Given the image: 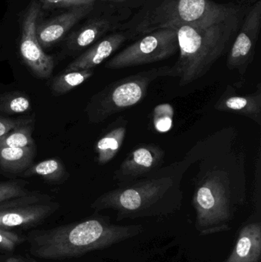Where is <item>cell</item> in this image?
Returning <instances> with one entry per match:
<instances>
[{
	"instance_id": "29",
	"label": "cell",
	"mask_w": 261,
	"mask_h": 262,
	"mask_svg": "<svg viewBox=\"0 0 261 262\" xmlns=\"http://www.w3.org/2000/svg\"><path fill=\"white\" fill-rule=\"evenodd\" d=\"M147 1L148 0H106L105 2H108V3L133 10V9H139L141 6H144Z\"/></svg>"
},
{
	"instance_id": "26",
	"label": "cell",
	"mask_w": 261,
	"mask_h": 262,
	"mask_svg": "<svg viewBox=\"0 0 261 262\" xmlns=\"http://www.w3.org/2000/svg\"><path fill=\"white\" fill-rule=\"evenodd\" d=\"M172 110L171 106L169 107L165 112V115L162 117V115H159L158 114L155 113L154 117V124L156 130L159 131V132H167V130H170V127L172 126V122H173V119H172V115L173 114L170 113V111Z\"/></svg>"
},
{
	"instance_id": "12",
	"label": "cell",
	"mask_w": 261,
	"mask_h": 262,
	"mask_svg": "<svg viewBox=\"0 0 261 262\" xmlns=\"http://www.w3.org/2000/svg\"><path fill=\"white\" fill-rule=\"evenodd\" d=\"M129 41H131V36L127 31L119 30L111 32L98 40L84 53L75 58L64 69V72L93 69L108 59Z\"/></svg>"
},
{
	"instance_id": "24",
	"label": "cell",
	"mask_w": 261,
	"mask_h": 262,
	"mask_svg": "<svg viewBox=\"0 0 261 262\" xmlns=\"http://www.w3.org/2000/svg\"><path fill=\"white\" fill-rule=\"evenodd\" d=\"M253 201L255 207V213L260 215L261 212V149L259 146L255 161L254 171V192Z\"/></svg>"
},
{
	"instance_id": "22",
	"label": "cell",
	"mask_w": 261,
	"mask_h": 262,
	"mask_svg": "<svg viewBox=\"0 0 261 262\" xmlns=\"http://www.w3.org/2000/svg\"><path fill=\"white\" fill-rule=\"evenodd\" d=\"M30 109V100L21 92H9L0 95V112L13 115L26 113Z\"/></svg>"
},
{
	"instance_id": "3",
	"label": "cell",
	"mask_w": 261,
	"mask_h": 262,
	"mask_svg": "<svg viewBox=\"0 0 261 262\" xmlns=\"http://www.w3.org/2000/svg\"><path fill=\"white\" fill-rule=\"evenodd\" d=\"M246 7L232 15L170 26L176 30L179 54L168 77L179 78L183 87L205 76L228 53Z\"/></svg>"
},
{
	"instance_id": "25",
	"label": "cell",
	"mask_w": 261,
	"mask_h": 262,
	"mask_svg": "<svg viewBox=\"0 0 261 262\" xmlns=\"http://www.w3.org/2000/svg\"><path fill=\"white\" fill-rule=\"evenodd\" d=\"M43 9H52L58 8H74L84 5L94 4L98 0H39Z\"/></svg>"
},
{
	"instance_id": "21",
	"label": "cell",
	"mask_w": 261,
	"mask_h": 262,
	"mask_svg": "<svg viewBox=\"0 0 261 262\" xmlns=\"http://www.w3.org/2000/svg\"><path fill=\"white\" fill-rule=\"evenodd\" d=\"M32 131V120L17 126L13 130L0 137V147L22 148L35 146Z\"/></svg>"
},
{
	"instance_id": "19",
	"label": "cell",
	"mask_w": 261,
	"mask_h": 262,
	"mask_svg": "<svg viewBox=\"0 0 261 262\" xmlns=\"http://www.w3.org/2000/svg\"><path fill=\"white\" fill-rule=\"evenodd\" d=\"M24 177L38 176L52 183L62 181L66 175L64 163L57 158L49 159L30 166L24 171Z\"/></svg>"
},
{
	"instance_id": "16",
	"label": "cell",
	"mask_w": 261,
	"mask_h": 262,
	"mask_svg": "<svg viewBox=\"0 0 261 262\" xmlns=\"http://www.w3.org/2000/svg\"><path fill=\"white\" fill-rule=\"evenodd\" d=\"M17 206L9 203L0 206V228L17 227L38 223L50 215L54 208L50 205Z\"/></svg>"
},
{
	"instance_id": "9",
	"label": "cell",
	"mask_w": 261,
	"mask_h": 262,
	"mask_svg": "<svg viewBox=\"0 0 261 262\" xmlns=\"http://www.w3.org/2000/svg\"><path fill=\"white\" fill-rule=\"evenodd\" d=\"M261 29V0L248 6L240 27L231 42L226 64L230 71H237L241 85L245 81L248 68L254 61Z\"/></svg>"
},
{
	"instance_id": "11",
	"label": "cell",
	"mask_w": 261,
	"mask_h": 262,
	"mask_svg": "<svg viewBox=\"0 0 261 262\" xmlns=\"http://www.w3.org/2000/svg\"><path fill=\"white\" fill-rule=\"evenodd\" d=\"M165 152L154 143L139 145L127 156L113 172L117 186L145 177L163 166Z\"/></svg>"
},
{
	"instance_id": "6",
	"label": "cell",
	"mask_w": 261,
	"mask_h": 262,
	"mask_svg": "<svg viewBox=\"0 0 261 262\" xmlns=\"http://www.w3.org/2000/svg\"><path fill=\"white\" fill-rule=\"evenodd\" d=\"M170 66L142 71L110 83L92 97L87 107L89 120L101 123L144 101L156 80L168 77Z\"/></svg>"
},
{
	"instance_id": "10",
	"label": "cell",
	"mask_w": 261,
	"mask_h": 262,
	"mask_svg": "<svg viewBox=\"0 0 261 262\" xmlns=\"http://www.w3.org/2000/svg\"><path fill=\"white\" fill-rule=\"evenodd\" d=\"M40 6L33 2L26 11L22 21V32L20 41V54L26 66L39 78H48L53 72V58L46 55L38 43L36 36L37 20Z\"/></svg>"
},
{
	"instance_id": "15",
	"label": "cell",
	"mask_w": 261,
	"mask_h": 262,
	"mask_svg": "<svg viewBox=\"0 0 261 262\" xmlns=\"http://www.w3.org/2000/svg\"><path fill=\"white\" fill-rule=\"evenodd\" d=\"M260 261V215L255 213L241 228L235 246L224 262Z\"/></svg>"
},
{
	"instance_id": "14",
	"label": "cell",
	"mask_w": 261,
	"mask_h": 262,
	"mask_svg": "<svg viewBox=\"0 0 261 262\" xmlns=\"http://www.w3.org/2000/svg\"><path fill=\"white\" fill-rule=\"evenodd\" d=\"M255 92L248 95H239L236 89L228 84L222 96L215 104L219 112L235 114L252 120L261 126V84L258 83Z\"/></svg>"
},
{
	"instance_id": "4",
	"label": "cell",
	"mask_w": 261,
	"mask_h": 262,
	"mask_svg": "<svg viewBox=\"0 0 261 262\" xmlns=\"http://www.w3.org/2000/svg\"><path fill=\"white\" fill-rule=\"evenodd\" d=\"M144 230L142 225L113 224L108 217L90 219L36 238L35 253L41 258L80 256L130 239Z\"/></svg>"
},
{
	"instance_id": "7",
	"label": "cell",
	"mask_w": 261,
	"mask_h": 262,
	"mask_svg": "<svg viewBox=\"0 0 261 262\" xmlns=\"http://www.w3.org/2000/svg\"><path fill=\"white\" fill-rule=\"evenodd\" d=\"M179 52L177 35L173 28L158 29L133 41L105 63L110 70L146 66L171 58Z\"/></svg>"
},
{
	"instance_id": "2",
	"label": "cell",
	"mask_w": 261,
	"mask_h": 262,
	"mask_svg": "<svg viewBox=\"0 0 261 262\" xmlns=\"http://www.w3.org/2000/svg\"><path fill=\"white\" fill-rule=\"evenodd\" d=\"M193 163L187 152L182 160L102 194L91 207L97 211L114 210L116 221L174 214L182 207V180Z\"/></svg>"
},
{
	"instance_id": "18",
	"label": "cell",
	"mask_w": 261,
	"mask_h": 262,
	"mask_svg": "<svg viewBox=\"0 0 261 262\" xmlns=\"http://www.w3.org/2000/svg\"><path fill=\"white\" fill-rule=\"evenodd\" d=\"M35 146L22 148L0 147V167L18 173L26 170L35 157Z\"/></svg>"
},
{
	"instance_id": "27",
	"label": "cell",
	"mask_w": 261,
	"mask_h": 262,
	"mask_svg": "<svg viewBox=\"0 0 261 262\" xmlns=\"http://www.w3.org/2000/svg\"><path fill=\"white\" fill-rule=\"evenodd\" d=\"M19 243V238L15 234L2 230L0 228V249L12 250Z\"/></svg>"
},
{
	"instance_id": "31",
	"label": "cell",
	"mask_w": 261,
	"mask_h": 262,
	"mask_svg": "<svg viewBox=\"0 0 261 262\" xmlns=\"http://www.w3.org/2000/svg\"><path fill=\"white\" fill-rule=\"evenodd\" d=\"M99 1L105 2L106 0H99Z\"/></svg>"
},
{
	"instance_id": "8",
	"label": "cell",
	"mask_w": 261,
	"mask_h": 262,
	"mask_svg": "<svg viewBox=\"0 0 261 262\" xmlns=\"http://www.w3.org/2000/svg\"><path fill=\"white\" fill-rule=\"evenodd\" d=\"M87 19L67 40V46L75 52L90 47L98 40L111 32L119 31L124 21L128 20L133 11L108 2L98 0Z\"/></svg>"
},
{
	"instance_id": "28",
	"label": "cell",
	"mask_w": 261,
	"mask_h": 262,
	"mask_svg": "<svg viewBox=\"0 0 261 262\" xmlns=\"http://www.w3.org/2000/svg\"><path fill=\"white\" fill-rule=\"evenodd\" d=\"M32 119H12V118H0V137L6 135L17 126L29 122Z\"/></svg>"
},
{
	"instance_id": "13",
	"label": "cell",
	"mask_w": 261,
	"mask_h": 262,
	"mask_svg": "<svg viewBox=\"0 0 261 262\" xmlns=\"http://www.w3.org/2000/svg\"><path fill=\"white\" fill-rule=\"evenodd\" d=\"M95 3L72 8L70 10L37 26V39L41 47L47 49L59 42L70 29L92 12Z\"/></svg>"
},
{
	"instance_id": "1",
	"label": "cell",
	"mask_w": 261,
	"mask_h": 262,
	"mask_svg": "<svg viewBox=\"0 0 261 262\" xmlns=\"http://www.w3.org/2000/svg\"><path fill=\"white\" fill-rule=\"evenodd\" d=\"M238 137L234 127H224L188 151L198 164L193 206L200 235L231 230L238 207L246 202V152Z\"/></svg>"
},
{
	"instance_id": "17",
	"label": "cell",
	"mask_w": 261,
	"mask_h": 262,
	"mask_svg": "<svg viewBox=\"0 0 261 262\" xmlns=\"http://www.w3.org/2000/svg\"><path fill=\"white\" fill-rule=\"evenodd\" d=\"M127 127L128 120L124 117H119L98 140L95 146L98 164H107L117 155L125 140Z\"/></svg>"
},
{
	"instance_id": "30",
	"label": "cell",
	"mask_w": 261,
	"mask_h": 262,
	"mask_svg": "<svg viewBox=\"0 0 261 262\" xmlns=\"http://www.w3.org/2000/svg\"><path fill=\"white\" fill-rule=\"evenodd\" d=\"M257 1H259V0H236V2H237L236 4L242 6H248Z\"/></svg>"
},
{
	"instance_id": "5",
	"label": "cell",
	"mask_w": 261,
	"mask_h": 262,
	"mask_svg": "<svg viewBox=\"0 0 261 262\" xmlns=\"http://www.w3.org/2000/svg\"><path fill=\"white\" fill-rule=\"evenodd\" d=\"M245 7L214 0H148L123 23L120 30L127 31L133 41L158 29L232 15Z\"/></svg>"
},
{
	"instance_id": "20",
	"label": "cell",
	"mask_w": 261,
	"mask_h": 262,
	"mask_svg": "<svg viewBox=\"0 0 261 262\" xmlns=\"http://www.w3.org/2000/svg\"><path fill=\"white\" fill-rule=\"evenodd\" d=\"M93 75V69L63 72L52 81V92L55 95H64L85 82Z\"/></svg>"
},
{
	"instance_id": "23",
	"label": "cell",
	"mask_w": 261,
	"mask_h": 262,
	"mask_svg": "<svg viewBox=\"0 0 261 262\" xmlns=\"http://www.w3.org/2000/svg\"><path fill=\"white\" fill-rule=\"evenodd\" d=\"M29 191L25 189L18 182H2L0 183V203L7 200H15L26 196Z\"/></svg>"
}]
</instances>
